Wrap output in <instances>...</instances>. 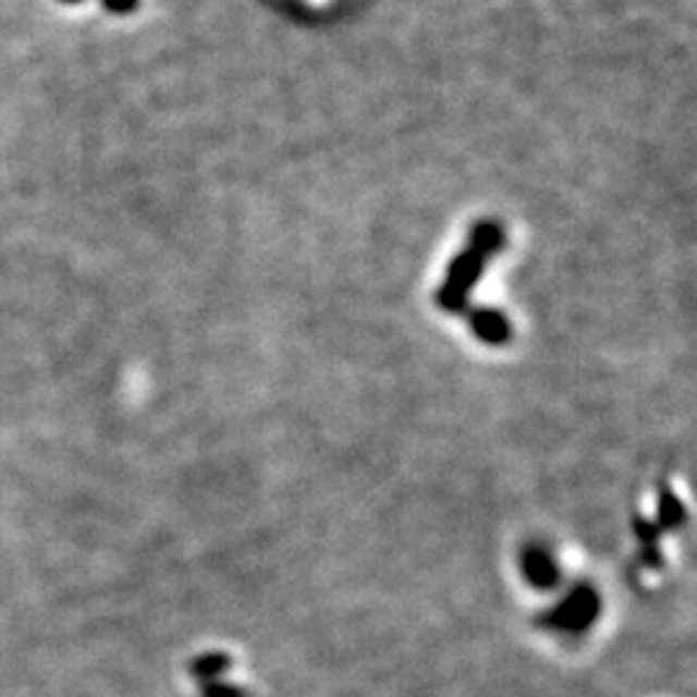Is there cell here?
<instances>
[{
    "instance_id": "cell-3",
    "label": "cell",
    "mask_w": 697,
    "mask_h": 697,
    "mask_svg": "<svg viewBox=\"0 0 697 697\" xmlns=\"http://www.w3.org/2000/svg\"><path fill=\"white\" fill-rule=\"evenodd\" d=\"M501 243H504V230H501V225H497V222H478V225L473 228L470 246L480 250L486 259L488 256L497 254V250L501 248Z\"/></svg>"
},
{
    "instance_id": "cell-5",
    "label": "cell",
    "mask_w": 697,
    "mask_h": 697,
    "mask_svg": "<svg viewBox=\"0 0 697 697\" xmlns=\"http://www.w3.org/2000/svg\"><path fill=\"white\" fill-rule=\"evenodd\" d=\"M62 3H81V0H62Z\"/></svg>"
},
{
    "instance_id": "cell-1",
    "label": "cell",
    "mask_w": 697,
    "mask_h": 697,
    "mask_svg": "<svg viewBox=\"0 0 697 697\" xmlns=\"http://www.w3.org/2000/svg\"><path fill=\"white\" fill-rule=\"evenodd\" d=\"M484 264H486V256L473 246L465 248L463 254L452 261L448 279H444L442 290H439L437 295L439 305H442L444 310L450 313L465 310V305H468V292L473 284L478 282L480 271H484Z\"/></svg>"
},
{
    "instance_id": "cell-4",
    "label": "cell",
    "mask_w": 697,
    "mask_h": 697,
    "mask_svg": "<svg viewBox=\"0 0 697 697\" xmlns=\"http://www.w3.org/2000/svg\"><path fill=\"white\" fill-rule=\"evenodd\" d=\"M103 9H107L109 13H120V16H124V13H132L137 9V0H101Z\"/></svg>"
},
{
    "instance_id": "cell-2",
    "label": "cell",
    "mask_w": 697,
    "mask_h": 697,
    "mask_svg": "<svg viewBox=\"0 0 697 697\" xmlns=\"http://www.w3.org/2000/svg\"><path fill=\"white\" fill-rule=\"evenodd\" d=\"M470 326L480 339L488 341V344H504V341L509 339V323L504 320V316H501V313H497V310L473 308L470 310Z\"/></svg>"
}]
</instances>
